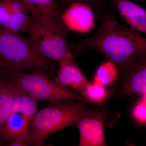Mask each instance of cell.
Here are the masks:
<instances>
[{
	"instance_id": "obj_9",
	"label": "cell",
	"mask_w": 146,
	"mask_h": 146,
	"mask_svg": "<svg viewBox=\"0 0 146 146\" xmlns=\"http://www.w3.org/2000/svg\"><path fill=\"white\" fill-rule=\"evenodd\" d=\"M60 19L69 31L86 33L95 27L94 11L81 3L70 5L60 14Z\"/></svg>"
},
{
	"instance_id": "obj_13",
	"label": "cell",
	"mask_w": 146,
	"mask_h": 146,
	"mask_svg": "<svg viewBox=\"0 0 146 146\" xmlns=\"http://www.w3.org/2000/svg\"><path fill=\"white\" fill-rule=\"evenodd\" d=\"M21 90L1 73L0 75V129L10 114L13 100Z\"/></svg>"
},
{
	"instance_id": "obj_21",
	"label": "cell",
	"mask_w": 146,
	"mask_h": 146,
	"mask_svg": "<svg viewBox=\"0 0 146 146\" xmlns=\"http://www.w3.org/2000/svg\"><path fill=\"white\" fill-rule=\"evenodd\" d=\"M1 139H2V138H1ZM1 138H0V145H1V144H2V143H3V141H1Z\"/></svg>"
},
{
	"instance_id": "obj_14",
	"label": "cell",
	"mask_w": 146,
	"mask_h": 146,
	"mask_svg": "<svg viewBox=\"0 0 146 146\" xmlns=\"http://www.w3.org/2000/svg\"><path fill=\"white\" fill-rule=\"evenodd\" d=\"M33 17H45L60 19L58 0H22Z\"/></svg>"
},
{
	"instance_id": "obj_19",
	"label": "cell",
	"mask_w": 146,
	"mask_h": 146,
	"mask_svg": "<svg viewBox=\"0 0 146 146\" xmlns=\"http://www.w3.org/2000/svg\"><path fill=\"white\" fill-rule=\"evenodd\" d=\"M132 117L139 124L145 125L146 123V94L141 96L135 103L131 111Z\"/></svg>"
},
{
	"instance_id": "obj_16",
	"label": "cell",
	"mask_w": 146,
	"mask_h": 146,
	"mask_svg": "<svg viewBox=\"0 0 146 146\" xmlns=\"http://www.w3.org/2000/svg\"><path fill=\"white\" fill-rule=\"evenodd\" d=\"M119 78L117 69L114 63L107 60L97 68L94 81L105 86L112 85Z\"/></svg>"
},
{
	"instance_id": "obj_4",
	"label": "cell",
	"mask_w": 146,
	"mask_h": 146,
	"mask_svg": "<svg viewBox=\"0 0 146 146\" xmlns=\"http://www.w3.org/2000/svg\"><path fill=\"white\" fill-rule=\"evenodd\" d=\"M69 31L61 20L31 16L27 32L41 56L58 63L70 52Z\"/></svg>"
},
{
	"instance_id": "obj_20",
	"label": "cell",
	"mask_w": 146,
	"mask_h": 146,
	"mask_svg": "<svg viewBox=\"0 0 146 146\" xmlns=\"http://www.w3.org/2000/svg\"><path fill=\"white\" fill-rule=\"evenodd\" d=\"M6 145L10 146H27L23 139H18L8 141Z\"/></svg>"
},
{
	"instance_id": "obj_3",
	"label": "cell",
	"mask_w": 146,
	"mask_h": 146,
	"mask_svg": "<svg viewBox=\"0 0 146 146\" xmlns=\"http://www.w3.org/2000/svg\"><path fill=\"white\" fill-rule=\"evenodd\" d=\"M89 104L71 101L52 105L37 110L29 122L28 133L23 139L28 146L43 145L47 138L58 131L74 126Z\"/></svg>"
},
{
	"instance_id": "obj_17",
	"label": "cell",
	"mask_w": 146,
	"mask_h": 146,
	"mask_svg": "<svg viewBox=\"0 0 146 146\" xmlns=\"http://www.w3.org/2000/svg\"><path fill=\"white\" fill-rule=\"evenodd\" d=\"M106 86L94 81L89 82L81 95L89 100L91 103L97 104L102 106L109 96L110 92Z\"/></svg>"
},
{
	"instance_id": "obj_8",
	"label": "cell",
	"mask_w": 146,
	"mask_h": 146,
	"mask_svg": "<svg viewBox=\"0 0 146 146\" xmlns=\"http://www.w3.org/2000/svg\"><path fill=\"white\" fill-rule=\"evenodd\" d=\"M31 16L22 0H0V28L27 32Z\"/></svg>"
},
{
	"instance_id": "obj_7",
	"label": "cell",
	"mask_w": 146,
	"mask_h": 146,
	"mask_svg": "<svg viewBox=\"0 0 146 146\" xmlns=\"http://www.w3.org/2000/svg\"><path fill=\"white\" fill-rule=\"evenodd\" d=\"M118 73L117 97L146 94V55L131 62Z\"/></svg>"
},
{
	"instance_id": "obj_18",
	"label": "cell",
	"mask_w": 146,
	"mask_h": 146,
	"mask_svg": "<svg viewBox=\"0 0 146 146\" xmlns=\"http://www.w3.org/2000/svg\"><path fill=\"white\" fill-rule=\"evenodd\" d=\"M58 2L60 5V14L71 4L78 2L88 5L99 16L105 10V7L107 3H109V0H58Z\"/></svg>"
},
{
	"instance_id": "obj_10",
	"label": "cell",
	"mask_w": 146,
	"mask_h": 146,
	"mask_svg": "<svg viewBox=\"0 0 146 146\" xmlns=\"http://www.w3.org/2000/svg\"><path fill=\"white\" fill-rule=\"evenodd\" d=\"M54 81L61 86L73 90L81 95L89 82L75 62L70 52L58 62Z\"/></svg>"
},
{
	"instance_id": "obj_2",
	"label": "cell",
	"mask_w": 146,
	"mask_h": 146,
	"mask_svg": "<svg viewBox=\"0 0 146 146\" xmlns=\"http://www.w3.org/2000/svg\"><path fill=\"white\" fill-rule=\"evenodd\" d=\"M55 61L42 57L29 36L0 28V68L2 72L29 71L49 74Z\"/></svg>"
},
{
	"instance_id": "obj_5",
	"label": "cell",
	"mask_w": 146,
	"mask_h": 146,
	"mask_svg": "<svg viewBox=\"0 0 146 146\" xmlns=\"http://www.w3.org/2000/svg\"><path fill=\"white\" fill-rule=\"evenodd\" d=\"M14 82L21 91L39 101L44 100L50 105L71 101L91 102L80 94L50 79L48 74L29 73L25 71L2 72Z\"/></svg>"
},
{
	"instance_id": "obj_6",
	"label": "cell",
	"mask_w": 146,
	"mask_h": 146,
	"mask_svg": "<svg viewBox=\"0 0 146 146\" xmlns=\"http://www.w3.org/2000/svg\"><path fill=\"white\" fill-rule=\"evenodd\" d=\"M105 109H84L77 121L76 127L80 134V146H106L104 125L106 119Z\"/></svg>"
},
{
	"instance_id": "obj_15",
	"label": "cell",
	"mask_w": 146,
	"mask_h": 146,
	"mask_svg": "<svg viewBox=\"0 0 146 146\" xmlns=\"http://www.w3.org/2000/svg\"><path fill=\"white\" fill-rule=\"evenodd\" d=\"M38 102L21 90L14 98L10 112L21 111L31 119L37 111Z\"/></svg>"
},
{
	"instance_id": "obj_12",
	"label": "cell",
	"mask_w": 146,
	"mask_h": 146,
	"mask_svg": "<svg viewBox=\"0 0 146 146\" xmlns=\"http://www.w3.org/2000/svg\"><path fill=\"white\" fill-rule=\"evenodd\" d=\"M31 119L19 111L10 112L8 118L0 129V137L3 141L23 139L28 133Z\"/></svg>"
},
{
	"instance_id": "obj_11",
	"label": "cell",
	"mask_w": 146,
	"mask_h": 146,
	"mask_svg": "<svg viewBox=\"0 0 146 146\" xmlns=\"http://www.w3.org/2000/svg\"><path fill=\"white\" fill-rule=\"evenodd\" d=\"M109 3L129 27L146 33L145 9L131 0H109Z\"/></svg>"
},
{
	"instance_id": "obj_1",
	"label": "cell",
	"mask_w": 146,
	"mask_h": 146,
	"mask_svg": "<svg viewBox=\"0 0 146 146\" xmlns=\"http://www.w3.org/2000/svg\"><path fill=\"white\" fill-rule=\"evenodd\" d=\"M99 15L100 25L93 35L72 43L69 46L74 56L88 49L101 53L115 64L118 71L146 55V38L129 27L120 23L112 7Z\"/></svg>"
},
{
	"instance_id": "obj_22",
	"label": "cell",
	"mask_w": 146,
	"mask_h": 146,
	"mask_svg": "<svg viewBox=\"0 0 146 146\" xmlns=\"http://www.w3.org/2000/svg\"><path fill=\"white\" fill-rule=\"evenodd\" d=\"M2 73V71L1 70V68H0V75Z\"/></svg>"
}]
</instances>
